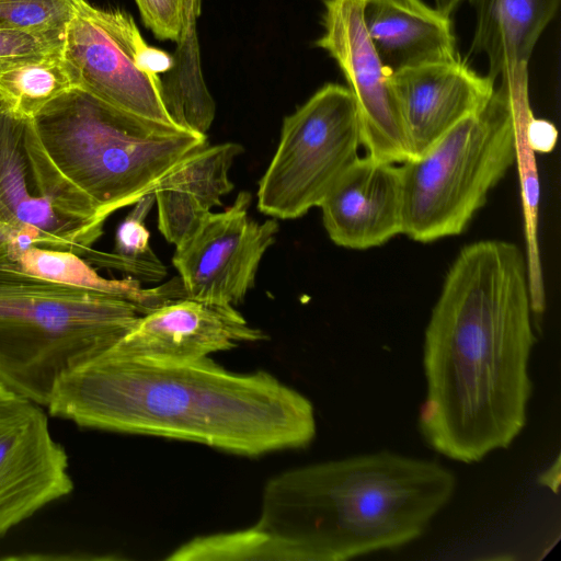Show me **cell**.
I'll use <instances>...</instances> for the list:
<instances>
[{
    "mask_svg": "<svg viewBox=\"0 0 561 561\" xmlns=\"http://www.w3.org/2000/svg\"><path fill=\"white\" fill-rule=\"evenodd\" d=\"M525 253L480 240L450 265L424 333L419 430L436 453L474 463L527 423L536 343Z\"/></svg>",
    "mask_w": 561,
    "mask_h": 561,
    "instance_id": "1",
    "label": "cell"
},
{
    "mask_svg": "<svg viewBox=\"0 0 561 561\" xmlns=\"http://www.w3.org/2000/svg\"><path fill=\"white\" fill-rule=\"evenodd\" d=\"M48 412L79 426L194 442L243 456L308 446L311 401L265 370L211 358L157 362L106 352L57 382Z\"/></svg>",
    "mask_w": 561,
    "mask_h": 561,
    "instance_id": "2",
    "label": "cell"
},
{
    "mask_svg": "<svg viewBox=\"0 0 561 561\" xmlns=\"http://www.w3.org/2000/svg\"><path fill=\"white\" fill-rule=\"evenodd\" d=\"M455 490L440 463L379 450L273 477L253 527L277 561H345L419 539Z\"/></svg>",
    "mask_w": 561,
    "mask_h": 561,
    "instance_id": "3",
    "label": "cell"
},
{
    "mask_svg": "<svg viewBox=\"0 0 561 561\" xmlns=\"http://www.w3.org/2000/svg\"><path fill=\"white\" fill-rule=\"evenodd\" d=\"M144 314L123 297L0 262V385L47 407L61 377L118 342Z\"/></svg>",
    "mask_w": 561,
    "mask_h": 561,
    "instance_id": "4",
    "label": "cell"
},
{
    "mask_svg": "<svg viewBox=\"0 0 561 561\" xmlns=\"http://www.w3.org/2000/svg\"><path fill=\"white\" fill-rule=\"evenodd\" d=\"M48 156L107 218L153 193L207 136L117 108L73 87L34 118Z\"/></svg>",
    "mask_w": 561,
    "mask_h": 561,
    "instance_id": "5",
    "label": "cell"
},
{
    "mask_svg": "<svg viewBox=\"0 0 561 561\" xmlns=\"http://www.w3.org/2000/svg\"><path fill=\"white\" fill-rule=\"evenodd\" d=\"M514 163L513 104L502 81L480 112L401 163L402 233L422 243L461 233Z\"/></svg>",
    "mask_w": 561,
    "mask_h": 561,
    "instance_id": "6",
    "label": "cell"
},
{
    "mask_svg": "<svg viewBox=\"0 0 561 561\" xmlns=\"http://www.w3.org/2000/svg\"><path fill=\"white\" fill-rule=\"evenodd\" d=\"M356 102L347 87L327 83L283 121L273 159L259 182L257 208L278 219L304 216L359 157Z\"/></svg>",
    "mask_w": 561,
    "mask_h": 561,
    "instance_id": "7",
    "label": "cell"
},
{
    "mask_svg": "<svg viewBox=\"0 0 561 561\" xmlns=\"http://www.w3.org/2000/svg\"><path fill=\"white\" fill-rule=\"evenodd\" d=\"M0 209L13 228L36 229L41 248L81 256L106 220L48 156L33 118L14 113L1 96Z\"/></svg>",
    "mask_w": 561,
    "mask_h": 561,
    "instance_id": "8",
    "label": "cell"
},
{
    "mask_svg": "<svg viewBox=\"0 0 561 561\" xmlns=\"http://www.w3.org/2000/svg\"><path fill=\"white\" fill-rule=\"evenodd\" d=\"M61 57L75 87L123 111L176 125L159 77L171 71L174 58L150 46L129 13L82 0L66 30Z\"/></svg>",
    "mask_w": 561,
    "mask_h": 561,
    "instance_id": "9",
    "label": "cell"
},
{
    "mask_svg": "<svg viewBox=\"0 0 561 561\" xmlns=\"http://www.w3.org/2000/svg\"><path fill=\"white\" fill-rule=\"evenodd\" d=\"M251 201L249 192H240L230 207L208 214L175 247L172 262L180 275L182 298L233 307L243 301L279 229L276 219H251Z\"/></svg>",
    "mask_w": 561,
    "mask_h": 561,
    "instance_id": "10",
    "label": "cell"
},
{
    "mask_svg": "<svg viewBox=\"0 0 561 561\" xmlns=\"http://www.w3.org/2000/svg\"><path fill=\"white\" fill-rule=\"evenodd\" d=\"M68 467L42 405L0 385V537L71 493Z\"/></svg>",
    "mask_w": 561,
    "mask_h": 561,
    "instance_id": "11",
    "label": "cell"
},
{
    "mask_svg": "<svg viewBox=\"0 0 561 561\" xmlns=\"http://www.w3.org/2000/svg\"><path fill=\"white\" fill-rule=\"evenodd\" d=\"M363 7L364 0H324L323 33L316 45L336 61L354 95L367 154L402 163L409 150L391 73L367 34Z\"/></svg>",
    "mask_w": 561,
    "mask_h": 561,
    "instance_id": "12",
    "label": "cell"
},
{
    "mask_svg": "<svg viewBox=\"0 0 561 561\" xmlns=\"http://www.w3.org/2000/svg\"><path fill=\"white\" fill-rule=\"evenodd\" d=\"M267 336L233 306L191 298L164 301L139 317L105 352L157 362H191Z\"/></svg>",
    "mask_w": 561,
    "mask_h": 561,
    "instance_id": "13",
    "label": "cell"
},
{
    "mask_svg": "<svg viewBox=\"0 0 561 561\" xmlns=\"http://www.w3.org/2000/svg\"><path fill=\"white\" fill-rule=\"evenodd\" d=\"M409 159L423 154L462 119L480 112L494 93V80L458 57L391 75Z\"/></svg>",
    "mask_w": 561,
    "mask_h": 561,
    "instance_id": "14",
    "label": "cell"
},
{
    "mask_svg": "<svg viewBox=\"0 0 561 561\" xmlns=\"http://www.w3.org/2000/svg\"><path fill=\"white\" fill-rule=\"evenodd\" d=\"M319 207L330 239L340 247L367 250L402 233L400 167L358 157L327 193Z\"/></svg>",
    "mask_w": 561,
    "mask_h": 561,
    "instance_id": "15",
    "label": "cell"
},
{
    "mask_svg": "<svg viewBox=\"0 0 561 561\" xmlns=\"http://www.w3.org/2000/svg\"><path fill=\"white\" fill-rule=\"evenodd\" d=\"M243 148L236 142L205 145L186 156L153 191L158 228L175 247L233 190L228 172Z\"/></svg>",
    "mask_w": 561,
    "mask_h": 561,
    "instance_id": "16",
    "label": "cell"
},
{
    "mask_svg": "<svg viewBox=\"0 0 561 561\" xmlns=\"http://www.w3.org/2000/svg\"><path fill=\"white\" fill-rule=\"evenodd\" d=\"M363 20L391 75L457 57L449 16L422 0H364Z\"/></svg>",
    "mask_w": 561,
    "mask_h": 561,
    "instance_id": "17",
    "label": "cell"
},
{
    "mask_svg": "<svg viewBox=\"0 0 561 561\" xmlns=\"http://www.w3.org/2000/svg\"><path fill=\"white\" fill-rule=\"evenodd\" d=\"M476 12L472 49L485 55L489 77L528 71L533 50L560 0H469Z\"/></svg>",
    "mask_w": 561,
    "mask_h": 561,
    "instance_id": "18",
    "label": "cell"
},
{
    "mask_svg": "<svg viewBox=\"0 0 561 561\" xmlns=\"http://www.w3.org/2000/svg\"><path fill=\"white\" fill-rule=\"evenodd\" d=\"M18 264L25 272L50 280L123 297L136 304L142 313L157 306L153 289H141L139 282L129 276L106 279L81 255L67 250L32 247L20 255Z\"/></svg>",
    "mask_w": 561,
    "mask_h": 561,
    "instance_id": "19",
    "label": "cell"
},
{
    "mask_svg": "<svg viewBox=\"0 0 561 561\" xmlns=\"http://www.w3.org/2000/svg\"><path fill=\"white\" fill-rule=\"evenodd\" d=\"M73 87L61 55L0 71V96L14 113L28 118Z\"/></svg>",
    "mask_w": 561,
    "mask_h": 561,
    "instance_id": "20",
    "label": "cell"
},
{
    "mask_svg": "<svg viewBox=\"0 0 561 561\" xmlns=\"http://www.w3.org/2000/svg\"><path fill=\"white\" fill-rule=\"evenodd\" d=\"M154 203L153 193L137 201L119 224L113 252L89 250L83 256L98 266L119 270L137 280L159 282L167 268L149 245L145 219Z\"/></svg>",
    "mask_w": 561,
    "mask_h": 561,
    "instance_id": "21",
    "label": "cell"
},
{
    "mask_svg": "<svg viewBox=\"0 0 561 561\" xmlns=\"http://www.w3.org/2000/svg\"><path fill=\"white\" fill-rule=\"evenodd\" d=\"M82 0H0V30L66 33Z\"/></svg>",
    "mask_w": 561,
    "mask_h": 561,
    "instance_id": "22",
    "label": "cell"
},
{
    "mask_svg": "<svg viewBox=\"0 0 561 561\" xmlns=\"http://www.w3.org/2000/svg\"><path fill=\"white\" fill-rule=\"evenodd\" d=\"M147 28L176 44L196 35L199 0H135Z\"/></svg>",
    "mask_w": 561,
    "mask_h": 561,
    "instance_id": "23",
    "label": "cell"
},
{
    "mask_svg": "<svg viewBox=\"0 0 561 561\" xmlns=\"http://www.w3.org/2000/svg\"><path fill=\"white\" fill-rule=\"evenodd\" d=\"M65 34L0 30V71L61 55Z\"/></svg>",
    "mask_w": 561,
    "mask_h": 561,
    "instance_id": "24",
    "label": "cell"
},
{
    "mask_svg": "<svg viewBox=\"0 0 561 561\" xmlns=\"http://www.w3.org/2000/svg\"><path fill=\"white\" fill-rule=\"evenodd\" d=\"M558 133L548 121L533 117L527 126V141L535 152H550L557 142Z\"/></svg>",
    "mask_w": 561,
    "mask_h": 561,
    "instance_id": "25",
    "label": "cell"
},
{
    "mask_svg": "<svg viewBox=\"0 0 561 561\" xmlns=\"http://www.w3.org/2000/svg\"><path fill=\"white\" fill-rule=\"evenodd\" d=\"M14 229L0 209V262L8 261L9 240Z\"/></svg>",
    "mask_w": 561,
    "mask_h": 561,
    "instance_id": "26",
    "label": "cell"
},
{
    "mask_svg": "<svg viewBox=\"0 0 561 561\" xmlns=\"http://www.w3.org/2000/svg\"><path fill=\"white\" fill-rule=\"evenodd\" d=\"M539 483L549 486L553 492H558L560 484V458L558 457L556 463L548 468L539 478Z\"/></svg>",
    "mask_w": 561,
    "mask_h": 561,
    "instance_id": "27",
    "label": "cell"
},
{
    "mask_svg": "<svg viewBox=\"0 0 561 561\" xmlns=\"http://www.w3.org/2000/svg\"><path fill=\"white\" fill-rule=\"evenodd\" d=\"M463 0H435V8L443 14H450L459 7Z\"/></svg>",
    "mask_w": 561,
    "mask_h": 561,
    "instance_id": "28",
    "label": "cell"
}]
</instances>
